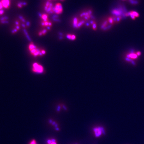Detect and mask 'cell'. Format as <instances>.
Masks as SVG:
<instances>
[{
  "instance_id": "cell-1",
  "label": "cell",
  "mask_w": 144,
  "mask_h": 144,
  "mask_svg": "<svg viewBox=\"0 0 144 144\" xmlns=\"http://www.w3.org/2000/svg\"><path fill=\"white\" fill-rule=\"evenodd\" d=\"M28 48L30 54L34 57L42 56L46 54V50L39 48L33 42L30 43Z\"/></svg>"
},
{
  "instance_id": "cell-2",
  "label": "cell",
  "mask_w": 144,
  "mask_h": 144,
  "mask_svg": "<svg viewBox=\"0 0 144 144\" xmlns=\"http://www.w3.org/2000/svg\"><path fill=\"white\" fill-rule=\"evenodd\" d=\"M54 7L53 3L49 1H48L44 6V9L48 14L54 13Z\"/></svg>"
},
{
  "instance_id": "cell-3",
  "label": "cell",
  "mask_w": 144,
  "mask_h": 144,
  "mask_svg": "<svg viewBox=\"0 0 144 144\" xmlns=\"http://www.w3.org/2000/svg\"><path fill=\"white\" fill-rule=\"evenodd\" d=\"M32 71L35 73H42L44 72L43 66L38 63H34L32 65Z\"/></svg>"
},
{
  "instance_id": "cell-4",
  "label": "cell",
  "mask_w": 144,
  "mask_h": 144,
  "mask_svg": "<svg viewBox=\"0 0 144 144\" xmlns=\"http://www.w3.org/2000/svg\"><path fill=\"white\" fill-rule=\"evenodd\" d=\"M73 21V27L75 28H79L81 27L85 22L84 20H80L77 18H74Z\"/></svg>"
},
{
  "instance_id": "cell-5",
  "label": "cell",
  "mask_w": 144,
  "mask_h": 144,
  "mask_svg": "<svg viewBox=\"0 0 144 144\" xmlns=\"http://www.w3.org/2000/svg\"><path fill=\"white\" fill-rule=\"evenodd\" d=\"M19 18L20 21L21 22V26L24 28V29L30 27L31 24L30 21L26 20L25 19L23 16H19Z\"/></svg>"
},
{
  "instance_id": "cell-6",
  "label": "cell",
  "mask_w": 144,
  "mask_h": 144,
  "mask_svg": "<svg viewBox=\"0 0 144 144\" xmlns=\"http://www.w3.org/2000/svg\"><path fill=\"white\" fill-rule=\"evenodd\" d=\"M63 9L62 6L60 3H57L54 6V13L56 14H60L62 13Z\"/></svg>"
},
{
  "instance_id": "cell-7",
  "label": "cell",
  "mask_w": 144,
  "mask_h": 144,
  "mask_svg": "<svg viewBox=\"0 0 144 144\" xmlns=\"http://www.w3.org/2000/svg\"><path fill=\"white\" fill-rule=\"evenodd\" d=\"M20 22L19 20H17L15 21V26L13 29L11 31L12 34H16L20 29Z\"/></svg>"
},
{
  "instance_id": "cell-8",
  "label": "cell",
  "mask_w": 144,
  "mask_h": 144,
  "mask_svg": "<svg viewBox=\"0 0 144 144\" xmlns=\"http://www.w3.org/2000/svg\"><path fill=\"white\" fill-rule=\"evenodd\" d=\"M0 1L3 8L8 9L11 6V2L10 0H1Z\"/></svg>"
},
{
  "instance_id": "cell-9",
  "label": "cell",
  "mask_w": 144,
  "mask_h": 144,
  "mask_svg": "<svg viewBox=\"0 0 144 144\" xmlns=\"http://www.w3.org/2000/svg\"><path fill=\"white\" fill-rule=\"evenodd\" d=\"M41 25L42 27H45V28L51 27L52 26V23L50 21H49V20H42Z\"/></svg>"
},
{
  "instance_id": "cell-10",
  "label": "cell",
  "mask_w": 144,
  "mask_h": 144,
  "mask_svg": "<svg viewBox=\"0 0 144 144\" xmlns=\"http://www.w3.org/2000/svg\"><path fill=\"white\" fill-rule=\"evenodd\" d=\"M94 131L95 132L96 137H99L102 134V132H103L104 133V130L102 128L97 127L94 128Z\"/></svg>"
},
{
  "instance_id": "cell-11",
  "label": "cell",
  "mask_w": 144,
  "mask_h": 144,
  "mask_svg": "<svg viewBox=\"0 0 144 144\" xmlns=\"http://www.w3.org/2000/svg\"><path fill=\"white\" fill-rule=\"evenodd\" d=\"M128 16H130L132 19L134 20L139 17V14L135 11H131L128 13Z\"/></svg>"
},
{
  "instance_id": "cell-12",
  "label": "cell",
  "mask_w": 144,
  "mask_h": 144,
  "mask_svg": "<svg viewBox=\"0 0 144 144\" xmlns=\"http://www.w3.org/2000/svg\"><path fill=\"white\" fill-rule=\"evenodd\" d=\"M51 29V27H48V28H45L43 30H41L38 32V35L39 36H45L48 33V31Z\"/></svg>"
},
{
  "instance_id": "cell-13",
  "label": "cell",
  "mask_w": 144,
  "mask_h": 144,
  "mask_svg": "<svg viewBox=\"0 0 144 144\" xmlns=\"http://www.w3.org/2000/svg\"><path fill=\"white\" fill-rule=\"evenodd\" d=\"M108 24H110L109 23H108V20H105L102 24V25L101 26V29L103 30H107V29L109 28V27L108 26Z\"/></svg>"
},
{
  "instance_id": "cell-14",
  "label": "cell",
  "mask_w": 144,
  "mask_h": 144,
  "mask_svg": "<svg viewBox=\"0 0 144 144\" xmlns=\"http://www.w3.org/2000/svg\"><path fill=\"white\" fill-rule=\"evenodd\" d=\"M27 5V3L25 1H21L17 3V6L18 8H22Z\"/></svg>"
},
{
  "instance_id": "cell-15",
  "label": "cell",
  "mask_w": 144,
  "mask_h": 144,
  "mask_svg": "<svg viewBox=\"0 0 144 144\" xmlns=\"http://www.w3.org/2000/svg\"><path fill=\"white\" fill-rule=\"evenodd\" d=\"M39 17L42 19V20H48V14H40Z\"/></svg>"
},
{
  "instance_id": "cell-16",
  "label": "cell",
  "mask_w": 144,
  "mask_h": 144,
  "mask_svg": "<svg viewBox=\"0 0 144 144\" xmlns=\"http://www.w3.org/2000/svg\"><path fill=\"white\" fill-rule=\"evenodd\" d=\"M1 23L2 24H8V18L7 17H2L0 19Z\"/></svg>"
},
{
  "instance_id": "cell-17",
  "label": "cell",
  "mask_w": 144,
  "mask_h": 144,
  "mask_svg": "<svg viewBox=\"0 0 144 144\" xmlns=\"http://www.w3.org/2000/svg\"><path fill=\"white\" fill-rule=\"evenodd\" d=\"M127 56L128 57L131 58V59H137L138 56L137 55V53H130L127 55Z\"/></svg>"
},
{
  "instance_id": "cell-18",
  "label": "cell",
  "mask_w": 144,
  "mask_h": 144,
  "mask_svg": "<svg viewBox=\"0 0 144 144\" xmlns=\"http://www.w3.org/2000/svg\"><path fill=\"white\" fill-rule=\"evenodd\" d=\"M66 37L69 40L74 41L76 39V37L75 35H71V34H68L66 35Z\"/></svg>"
},
{
  "instance_id": "cell-19",
  "label": "cell",
  "mask_w": 144,
  "mask_h": 144,
  "mask_svg": "<svg viewBox=\"0 0 144 144\" xmlns=\"http://www.w3.org/2000/svg\"><path fill=\"white\" fill-rule=\"evenodd\" d=\"M108 23H109L111 25L114 24V23H115L113 17H110L109 18H108Z\"/></svg>"
},
{
  "instance_id": "cell-20",
  "label": "cell",
  "mask_w": 144,
  "mask_h": 144,
  "mask_svg": "<svg viewBox=\"0 0 144 144\" xmlns=\"http://www.w3.org/2000/svg\"><path fill=\"white\" fill-rule=\"evenodd\" d=\"M48 144H56L55 140H49L48 141Z\"/></svg>"
},
{
  "instance_id": "cell-21",
  "label": "cell",
  "mask_w": 144,
  "mask_h": 144,
  "mask_svg": "<svg viewBox=\"0 0 144 144\" xmlns=\"http://www.w3.org/2000/svg\"><path fill=\"white\" fill-rule=\"evenodd\" d=\"M92 28H93V29L94 30H96L97 29V26H96V23H95V22H94V23H93V24H92Z\"/></svg>"
},
{
  "instance_id": "cell-22",
  "label": "cell",
  "mask_w": 144,
  "mask_h": 144,
  "mask_svg": "<svg viewBox=\"0 0 144 144\" xmlns=\"http://www.w3.org/2000/svg\"><path fill=\"white\" fill-rule=\"evenodd\" d=\"M4 13H5V11L4 9H0V15H3Z\"/></svg>"
},
{
  "instance_id": "cell-23",
  "label": "cell",
  "mask_w": 144,
  "mask_h": 144,
  "mask_svg": "<svg viewBox=\"0 0 144 144\" xmlns=\"http://www.w3.org/2000/svg\"><path fill=\"white\" fill-rule=\"evenodd\" d=\"M30 144H37L35 140H32L31 141Z\"/></svg>"
},
{
  "instance_id": "cell-24",
  "label": "cell",
  "mask_w": 144,
  "mask_h": 144,
  "mask_svg": "<svg viewBox=\"0 0 144 144\" xmlns=\"http://www.w3.org/2000/svg\"><path fill=\"white\" fill-rule=\"evenodd\" d=\"M3 9V8L2 6V5L1 1H0V9Z\"/></svg>"
},
{
  "instance_id": "cell-25",
  "label": "cell",
  "mask_w": 144,
  "mask_h": 144,
  "mask_svg": "<svg viewBox=\"0 0 144 144\" xmlns=\"http://www.w3.org/2000/svg\"><path fill=\"white\" fill-rule=\"evenodd\" d=\"M51 0H48V1H50Z\"/></svg>"
},
{
  "instance_id": "cell-26",
  "label": "cell",
  "mask_w": 144,
  "mask_h": 144,
  "mask_svg": "<svg viewBox=\"0 0 144 144\" xmlns=\"http://www.w3.org/2000/svg\"><path fill=\"white\" fill-rule=\"evenodd\" d=\"M60 0L62 1V0Z\"/></svg>"
}]
</instances>
